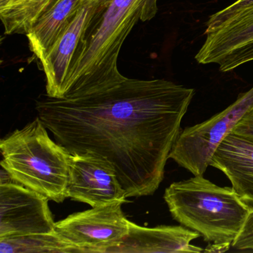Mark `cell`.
Returning a JSON list of instances; mask_svg holds the SVG:
<instances>
[{
    "label": "cell",
    "mask_w": 253,
    "mask_h": 253,
    "mask_svg": "<svg viewBox=\"0 0 253 253\" xmlns=\"http://www.w3.org/2000/svg\"><path fill=\"white\" fill-rule=\"evenodd\" d=\"M195 95L164 79L125 78L72 88L62 98L42 95L38 117L71 155L91 152L112 164L126 198L152 195Z\"/></svg>",
    "instance_id": "obj_1"
},
{
    "label": "cell",
    "mask_w": 253,
    "mask_h": 253,
    "mask_svg": "<svg viewBox=\"0 0 253 253\" xmlns=\"http://www.w3.org/2000/svg\"><path fill=\"white\" fill-rule=\"evenodd\" d=\"M158 1L96 0L72 60L66 93L72 88L115 84L126 78L118 69L123 44L139 20L155 17Z\"/></svg>",
    "instance_id": "obj_2"
},
{
    "label": "cell",
    "mask_w": 253,
    "mask_h": 253,
    "mask_svg": "<svg viewBox=\"0 0 253 253\" xmlns=\"http://www.w3.org/2000/svg\"><path fill=\"white\" fill-rule=\"evenodd\" d=\"M173 218L210 244L232 246L251 210L234 189L203 175L174 182L164 193Z\"/></svg>",
    "instance_id": "obj_3"
},
{
    "label": "cell",
    "mask_w": 253,
    "mask_h": 253,
    "mask_svg": "<svg viewBox=\"0 0 253 253\" xmlns=\"http://www.w3.org/2000/svg\"><path fill=\"white\" fill-rule=\"evenodd\" d=\"M39 117L0 141L1 167L14 182L50 201L67 198L71 154L48 135Z\"/></svg>",
    "instance_id": "obj_4"
},
{
    "label": "cell",
    "mask_w": 253,
    "mask_h": 253,
    "mask_svg": "<svg viewBox=\"0 0 253 253\" xmlns=\"http://www.w3.org/2000/svg\"><path fill=\"white\" fill-rule=\"evenodd\" d=\"M253 109V87L220 113L180 131L169 158L193 175H204L219 145Z\"/></svg>",
    "instance_id": "obj_5"
},
{
    "label": "cell",
    "mask_w": 253,
    "mask_h": 253,
    "mask_svg": "<svg viewBox=\"0 0 253 253\" xmlns=\"http://www.w3.org/2000/svg\"><path fill=\"white\" fill-rule=\"evenodd\" d=\"M123 204L115 201L73 213L56 222L55 231L81 253H110L129 233Z\"/></svg>",
    "instance_id": "obj_6"
},
{
    "label": "cell",
    "mask_w": 253,
    "mask_h": 253,
    "mask_svg": "<svg viewBox=\"0 0 253 253\" xmlns=\"http://www.w3.org/2000/svg\"><path fill=\"white\" fill-rule=\"evenodd\" d=\"M48 200L19 183L0 185V238L54 232Z\"/></svg>",
    "instance_id": "obj_7"
},
{
    "label": "cell",
    "mask_w": 253,
    "mask_h": 253,
    "mask_svg": "<svg viewBox=\"0 0 253 253\" xmlns=\"http://www.w3.org/2000/svg\"><path fill=\"white\" fill-rule=\"evenodd\" d=\"M67 198L91 207L127 198L112 164L91 152L70 155Z\"/></svg>",
    "instance_id": "obj_8"
},
{
    "label": "cell",
    "mask_w": 253,
    "mask_h": 253,
    "mask_svg": "<svg viewBox=\"0 0 253 253\" xmlns=\"http://www.w3.org/2000/svg\"><path fill=\"white\" fill-rule=\"evenodd\" d=\"M95 2L96 0L84 1L75 19L41 60L48 97L62 98L66 95L72 60Z\"/></svg>",
    "instance_id": "obj_9"
},
{
    "label": "cell",
    "mask_w": 253,
    "mask_h": 253,
    "mask_svg": "<svg viewBox=\"0 0 253 253\" xmlns=\"http://www.w3.org/2000/svg\"><path fill=\"white\" fill-rule=\"evenodd\" d=\"M228 177L232 189L253 210V141L230 132L209 162Z\"/></svg>",
    "instance_id": "obj_10"
},
{
    "label": "cell",
    "mask_w": 253,
    "mask_h": 253,
    "mask_svg": "<svg viewBox=\"0 0 253 253\" xmlns=\"http://www.w3.org/2000/svg\"><path fill=\"white\" fill-rule=\"evenodd\" d=\"M129 233L122 244L110 253H201V247L191 241L201 236L198 232L182 226L148 228L129 221Z\"/></svg>",
    "instance_id": "obj_11"
},
{
    "label": "cell",
    "mask_w": 253,
    "mask_h": 253,
    "mask_svg": "<svg viewBox=\"0 0 253 253\" xmlns=\"http://www.w3.org/2000/svg\"><path fill=\"white\" fill-rule=\"evenodd\" d=\"M195 55L203 65L220 64L253 45V8L244 11L206 34Z\"/></svg>",
    "instance_id": "obj_12"
},
{
    "label": "cell",
    "mask_w": 253,
    "mask_h": 253,
    "mask_svg": "<svg viewBox=\"0 0 253 253\" xmlns=\"http://www.w3.org/2000/svg\"><path fill=\"white\" fill-rule=\"evenodd\" d=\"M85 0H57L26 34L29 48L40 63L66 30Z\"/></svg>",
    "instance_id": "obj_13"
},
{
    "label": "cell",
    "mask_w": 253,
    "mask_h": 253,
    "mask_svg": "<svg viewBox=\"0 0 253 253\" xmlns=\"http://www.w3.org/2000/svg\"><path fill=\"white\" fill-rule=\"evenodd\" d=\"M57 0H11L0 8L5 35H26L40 17Z\"/></svg>",
    "instance_id": "obj_14"
},
{
    "label": "cell",
    "mask_w": 253,
    "mask_h": 253,
    "mask_svg": "<svg viewBox=\"0 0 253 253\" xmlns=\"http://www.w3.org/2000/svg\"><path fill=\"white\" fill-rule=\"evenodd\" d=\"M81 253L56 231L50 233L0 238V253Z\"/></svg>",
    "instance_id": "obj_15"
},
{
    "label": "cell",
    "mask_w": 253,
    "mask_h": 253,
    "mask_svg": "<svg viewBox=\"0 0 253 253\" xmlns=\"http://www.w3.org/2000/svg\"><path fill=\"white\" fill-rule=\"evenodd\" d=\"M253 8V0H237L232 5L210 16L204 34L209 33L235 16Z\"/></svg>",
    "instance_id": "obj_16"
},
{
    "label": "cell",
    "mask_w": 253,
    "mask_h": 253,
    "mask_svg": "<svg viewBox=\"0 0 253 253\" xmlns=\"http://www.w3.org/2000/svg\"><path fill=\"white\" fill-rule=\"evenodd\" d=\"M238 250H253V210H251L244 227L232 244Z\"/></svg>",
    "instance_id": "obj_17"
},
{
    "label": "cell",
    "mask_w": 253,
    "mask_h": 253,
    "mask_svg": "<svg viewBox=\"0 0 253 253\" xmlns=\"http://www.w3.org/2000/svg\"><path fill=\"white\" fill-rule=\"evenodd\" d=\"M251 61H253V45L223 62L219 67V70L223 72H231Z\"/></svg>",
    "instance_id": "obj_18"
},
{
    "label": "cell",
    "mask_w": 253,
    "mask_h": 253,
    "mask_svg": "<svg viewBox=\"0 0 253 253\" xmlns=\"http://www.w3.org/2000/svg\"><path fill=\"white\" fill-rule=\"evenodd\" d=\"M232 132L253 141V109L239 121Z\"/></svg>",
    "instance_id": "obj_19"
},
{
    "label": "cell",
    "mask_w": 253,
    "mask_h": 253,
    "mask_svg": "<svg viewBox=\"0 0 253 253\" xmlns=\"http://www.w3.org/2000/svg\"><path fill=\"white\" fill-rule=\"evenodd\" d=\"M11 0H0V8H3L5 5H8Z\"/></svg>",
    "instance_id": "obj_20"
}]
</instances>
